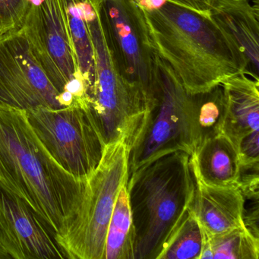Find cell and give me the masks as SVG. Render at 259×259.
I'll use <instances>...</instances> for the list:
<instances>
[{"label":"cell","mask_w":259,"mask_h":259,"mask_svg":"<svg viewBox=\"0 0 259 259\" xmlns=\"http://www.w3.org/2000/svg\"><path fill=\"white\" fill-rule=\"evenodd\" d=\"M22 29L34 58L69 107L87 108L88 87L75 59L67 0H31Z\"/></svg>","instance_id":"52a82bcc"},{"label":"cell","mask_w":259,"mask_h":259,"mask_svg":"<svg viewBox=\"0 0 259 259\" xmlns=\"http://www.w3.org/2000/svg\"><path fill=\"white\" fill-rule=\"evenodd\" d=\"M205 236L200 259H258L259 238L245 224L221 234Z\"/></svg>","instance_id":"ac0fdd59"},{"label":"cell","mask_w":259,"mask_h":259,"mask_svg":"<svg viewBox=\"0 0 259 259\" xmlns=\"http://www.w3.org/2000/svg\"><path fill=\"white\" fill-rule=\"evenodd\" d=\"M195 180L216 187H238L240 160L236 145L220 134L202 141L190 156Z\"/></svg>","instance_id":"9a60e30c"},{"label":"cell","mask_w":259,"mask_h":259,"mask_svg":"<svg viewBox=\"0 0 259 259\" xmlns=\"http://www.w3.org/2000/svg\"><path fill=\"white\" fill-rule=\"evenodd\" d=\"M192 96L200 143L205 139L222 134L226 112L225 97L222 85L221 84L205 93Z\"/></svg>","instance_id":"ffe728a7"},{"label":"cell","mask_w":259,"mask_h":259,"mask_svg":"<svg viewBox=\"0 0 259 259\" xmlns=\"http://www.w3.org/2000/svg\"><path fill=\"white\" fill-rule=\"evenodd\" d=\"M94 0H67L69 31L78 70L88 87V95L95 75V52L89 29Z\"/></svg>","instance_id":"2e32d148"},{"label":"cell","mask_w":259,"mask_h":259,"mask_svg":"<svg viewBox=\"0 0 259 259\" xmlns=\"http://www.w3.org/2000/svg\"><path fill=\"white\" fill-rule=\"evenodd\" d=\"M25 114L51 157L75 178L88 180L107 146L89 110L79 106L59 110L36 108Z\"/></svg>","instance_id":"ba28073f"},{"label":"cell","mask_w":259,"mask_h":259,"mask_svg":"<svg viewBox=\"0 0 259 259\" xmlns=\"http://www.w3.org/2000/svg\"><path fill=\"white\" fill-rule=\"evenodd\" d=\"M205 241L201 225L188 207L157 259H200Z\"/></svg>","instance_id":"d6986e66"},{"label":"cell","mask_w":259,"mask_h":259,"mask_svg":"<svg viewBox=\"0 0 259 259\" xmlns=\"http://www.w3.org/2000/svg\"><path fill=\"white\" fill-rule=\"evenodd\" d=\"M101 14L117 69L142 91L152 109L161 90L160 70L140 8L134 0H102Z\"/></svg>","instance_id":"9c48e42d"},{"label":"cell","mask_w":259,"mask_h":259,"mask_svg":"<svg viewBox=\"0 0 259 259\" xmlns=\"http://www.w3.org/2000/svg\"><path fill=\"white\" fill-rule=\"evenodd\" d=\"M216 1L217 0H167V2L189 9L207 16H208L209 12Z\"/></svg>","instance_id":"7402d4cb"},{"label":"cell","mask_w":259,"mask_h":259,"mask_svg":"<svg viewBox=\"0 0 259 259\" xmlns=\"http://www.w3.org/2000/svg\"><path fill=\"white\" fill-rule=\"evenodd\" d=\"M128 148L122 141L106 146L87 181L75 219L57 242L69 259H104L106 236L115 203L128 180Z\"/></svg>","instance_id":"5b68a950"},{"label":"cell","mask_w":259,"mask_h":259,"mask_svg":"<svg viewBox=\"0 0 259 259\" xmlns=\"http://www.w3.org/2000/svg\"><path fill=\"white\" fill-rule=\"evenodd\" d=\"M31 0H0V34L20 29Z\"/></svg>","instance_id":"44dd1931"},{"label":"cell","mask_w":259,"mask_h":259,"mask_svg":"<svg viewBox=\"0 0 259 259\" xmlns=\"http://www.w3.org/2000/svg\"><path fill=\"white\" fill-rule=\"evenodd\" d=\"M88 180L65 170L47 151L25 111L0 108V183L64 234L81 207Z\"/></svg>","instance_id":"6da1fadb"},{"label":"cell","mask_w":259,"mask_h":259,"mask_svg":"<svg viewBox=\"0 0 259 259\" xmlns=\"http://www.w3.org/2000/svg\"><path fill=\"white\" fill-rule=\"evenodd\" d=\"M0 258L67 259L54 230L1 183Z\"/></svg>","instance_id":"8fae6325"},{"label":"cell","mask_w":259,"mask_h":259,"mask_svg":"<svg viewBox=\"0 0 259 259\" xmlns=\"http://www.w3.org/2000/svg\"><path fill=\"white\" fill-rule=\"evenodd\" d=\"M139 7L153 51L188 93H205L246 74L242 54L209 16L167 1L154 10Z\"/></svg>","instance_id":"7a4b0ae2"},{"label":"cell","mask_w":259,"mask_h":259,"mask_svg":"<svg viewBox=\"0 0 259 259\" xmlns=\"http://www.w3.org/2000/svg\"><path fill=\"white\" fill-rule=\"evenodd\" d=\"M102 0H94L89 29L95 52V75L88 110L106 144L122 141L131 149L142 133L151 104L145 94L117 69L101 19Z\"/></svg>","instance_id":"277c9868"},{"label":"cell","mask_w":259,"mask_h":259,"mask_svg":"<svg viewBox=\"0 0 259 259\" xmlns=\"http://www.w3.org/2000/svg\"><path fill=\"white\" fill-rule=\"evenodd\" d=\"M160 76L158 100L128 151V177L144 163L174 151L192 156L200 143L193 96L174 71L157 57Z\"/></svg>","instance_id":"8992f818"},{"label":"cell","mask_w":259,"mask_h":259,"mask_svg":"<svg viewBox=\"0 0 259 259\" xmlns=\"http://www.w3.org/2000/svg\"><path fill=\"white\" fill-rule=\"evenodd\" d=\"M221 85L226 101L223 134L238 148L245 138L259 131V80L240 73Z\"/></svg>","instance_id":"5bb4252c"},{"label":"cell","mask_w":259,"mask_h":259,"mask_svg":"<svg viewBox=\"0 0 259 259\" xmlns=\"http://www.w3.org/2000/svg\"><path fill=\"white\" fill-rule=\"evenodd\" d=\"M69 107L34 58L23 30L0 34V108Z\"/></svg>","instance_id":"30bf717a"},{"label":"cell","mask_w":259,"mask_h":259,"mask_svg":"<svg viewBox=\"0 0 259 259\" xmlns=\"http://www.w3.org/2000/svg\"><path fill=\"white\" fill-rule=\"evenodd\" d=\"M259 0H217L210 20L241 53L247 75L259 80Z\"/></svg>","instance_id":"7c38bea8"},{"label":"cell","mask_w":259,"mask_h":259,"mask_svg":"<svg viewBox=\"0 0 259 259\" xmlns=\"http://www.w3.org/2000/svg\"><path fill=\"white\" fill-rule=\"evenodd\" d=\"M245 204V198L238 187H216L195 180L189 208L205 236H212L243 226Z\"/></svg>","instance_id":"4fadbf2b"},{"label":"cell","mask_w":259,"mask_h":259,"mask_svg":"<svg viewBox=\"0 0 259 259\" xmlns=\"http://www.w3.org/2000/svg\"><path fill=\"white\" fill-rule=\"evenodd\" d=\"M126 185L118 194L109 223L104 259H134L135 230Z\"/></svg>","instance_id":"e0dca14e"},{"label":"cell","mask_w":259,"mask_h":259,"mask_svg":"<svg viewBox=\"0 0 259 259\" xmlns=\"http://www.w3.org/2000/svg\"><path fill=\"white\" fill-rule=\"evenodd\" d=\"M126 189L134 259H157L193 198L190 155L174 151L144 163L128 176Z\"/></svg>","instance_id":"3957f363"}]
</instances>
